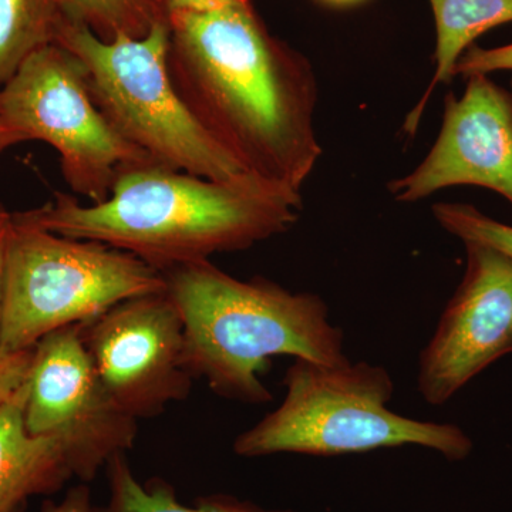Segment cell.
<instances>
[{"instance_id": "cell-1", "label": "cell", "mask_w": 512, "mask_h": 512, "mask_svg": "<svg viewBox=\"0 0 512 512\" xmlns=\"http://www.w3.org/2000/svg\"><path fill=\"white\" fill-rule=\"evenodd\" d=\"M168 67L191 113L247 173L301 192L320 156L318 80L251 0L168 16Z\"/></svg>"}, {"instance_id": "cell-2", "label": "cell", "mask_w": 512, "mask_h": 512, "mask_svg": "<svg viewBox=\"0 0 512 512\" xmlns=\"http://www.w3.org/2000/svg\"><path fill=\"white\" fill-rule=\"evenodd\" d=\"M302 207L301 192L251 173L210 180L144 163L121 171L100 204L56 194L25 215L47 231L110 245L164 272L285 234Z\"/></svg>"}, {"instance_id": "cell-3", "label": "cell", "mask_w": 512, "mask_h": 512, "mask_svg": "<svg viewBox=\"0 0 512 512\" xmlns=\"http://www.w3.org/2000/svg\"><path fill=\"white\" fill-rule=\"evenodd\" d=\"M184 325L185 363L224 399L272 400L261 375L269 359L292 356L320 365L348 362L345 335L316 293L291 292L265 278L242 281L208 261L163 272Z\"/></svg>"}, {"instance_id": "cell-4", "label": "cell", "mask_w": 512, "mask_h": 512, "mask_svg": "<svg viewBox=\"0 0 512 512\" xmlns=\"http://www.w3.org/2000/svg\"><path fill=\"white\" fill-rule=\"evenodd\" d=\"M284 384V400L274 412L235 439L237 456L336 457L417 446L461 461L473 451V440L456 424L394 413L387 406L394 382L383 366L349 360L328 366L295 359Z\"/></svg>"}, {"instance_id": "cell-5", "label": "cell", "mask_w": 512, "mask_h": 512, "mask_svg": "<svg viewBox=\"0 0 512 512\" xmlns=\"http://www.w3.org/2000/svg\"><path fill=\"white\" fill-rule=\"evenodd\" d=\"M55 43L83 64L90 93L114 130L154 163L210 180L247 173L175 89L168 20L143 37L103 40L83 23L63 18Z\"/></svg>"}, {"instance_id": "cell-6", "label": "cell", "mask_w": 512, "mask_h": 512, "mask_svg": "<svg viewBox=\"0 0 512 512\" xmlns=\"http://www.w3.org/2000/svg\"><path fill=\"white\" fill-rule=\"evenodd\" d=\"M165 291L163 272L136 255L47 231L25 212L12 215L0 348L33 349L55 330Z\"/></svg>"}, {"instance_id": "cell-7", "label": "cell", "mask_w": 512, "mask_h": 512, "mask_svg": "<svg viewBox=\"0 0 512 512\" xmlns=\"http://www.w3.org/2000/svg\"><path fill=\"white\" fill-rule=\"evenodd\" d=\"M37 140L55 148L70 190L100 204L121 171L154 163L131 146L104 117L73 53L50 43L28 57L0 86L3 150Z\"/></svg>"}, {"instance_id": "cell-8", "label": "cell", "mask_w": 512, "mask_h": 512, "mask_svg": "<svg viewBox=\"0 0 512 512\" xmlns=\"http://www.w3.org/2000/svg\"><path fill=\"white\" fill-rule=\"evenodd\" d=\"M25 421L33 436L63 441L73 476L84 483L133 448L138 434V420L97 376L80 325L55 330L33 348Z\"/></svg>"}, {"instance_id": "cell-9", "label": "cell", "mask_w": 512, "mask_h": 512, "mask_svg": "<svg viewBox=\"0 0 512 512\" xmlns=\"http://www.w3.org/2000/svg\"><path fill=\"white\" fill-rule=\"evenodd\" d=\"M80 329L97 376L128 416L156 417L190 396L183 319L167 291L121 302Z\"/></svg>"}, {"instance_id": "cell-10", "label": "cell", "mask_w": 512, "mask_h": 512, "mask_svg": "<svg viewBox=\"0 0 512 512\" xmlns=\"http://www.w3.org/2000/svg\"><path fill=\"white\" fill-rule=\"evenodd\" d=\"M464 247L463 279L420 353L417 387L433 406L512 353V258L480 242Z\"/></svg>"}, {"instance_id": "cell-11", "label": "cell", "mask_w": 512, "mask_h": 512, "mask_svg": "<svg viewBox=\"0 0 512 512\" xmlns=\"http://www.w3.org/2000/svg\"><path fill=\"white\" fill-rule=\"evenodd\" d=\"M466 82L463 96L447 94L439 137L426 158L387 185L397 202L413 204L443 188L476 185L512 207V93L485 74Z\"/></svg>"}, {"instance_id": "cell-12", "label": "cell", "mask_w": 512, "mask_h": 512, "mask_svg": "<svg viewBox=\"0 0 512 512\" xmlns=\"http://www.w3.org/2000/svg\"><path fill=\"white\" fill-rule=\"evenodd\" d=\"M28 380L0 406V512L25 511L30 497L57 493L73 476L63 441L26 427Z\"/></svg>"}, {"instance_id": "cell-13", "label": "cell", "mask_w": 512, "mask_h": 512, "mask_svg": "<svg viewBox=\"0 0 512 512\" xmlns=\"http://www.w3.org/2000/svg\"><path fill=\"white\" fill-rule=\"evenodd\" d=\"M436 20L434 74L416 107L407 114L404 131L414 136L434 90L454 79L460 57L488 30L512 22V0H429Z\"/></svg>"}, {"instance_id": "cell-14", "label": "cell", "mask_w": 512, "mask_h": 512, "mask_svg": "<svg viewBox=\"0 0 512 512\" xmlns=\"http://www.w3.org/2000/svg\"><path fill=\"white\" fill-rule=\"evenodd\" d=\"M106 468L109 503L99 512H298L268 510L227 494L207 495L190 507L178 501L173 485L163 478L141 483L131 470L126 453L116 454Z\"/></svg>"}, {"instance_id": "cell-15", "label": "cell", "mask_w": 512, "mask_h": 512, "mask_svg": "<svg viewBox=\"0 0 512 512\" xmlns=\"http://www.w3.org/2000/svg\"><path fill=\"white\" fill-rule=\"evenodd\" d=\"M59 0H0V86L40 47L55 43Z\"/></svg>"}, {"instance_id": "cell-16", "label": "cell", "mask_w": 512, "mask_h": 512, "mask_svg": "<svg viewBox=\"0 0 512 512\" xmlns=\"http://www.w3.org/2000/svg\"><path fill=\"white\" fill-rule=\"evenodd\" d=\"M63 16L93 30L100 39L143 37L168 20L157 0H59Z\"/></svg>"}, {"instance_id": "cell-17", "label": "cell", "mask_w": 512, "mask_h": 512, "mask_svg": "<svg viewBox=\"0 0 512 512\" xmlns=\"http://www.w3.org/2000/svg\"><path fill=\"white\" fill-rule=\"evenodd\" d=\"M433 217L448 234L463 242H480L512 258V227L488 217L463 202H439L431 208Z\"/></svg>"}, {"instance_id": "cell-18", "label": "cell", "mask_w": 512, "mask_h": 512, "mask_svg": "<svg viewBox=\"0 0 512 512\" xmlns=\"http://www.w3.org/2000/svg\"><path fill=\"white\" fill-rule=\"evenodd\" d=\"M495 72L512 73V43L510 45L484 49L480 46H470L457 62L454 76H461L464 79L476 74L490 76ZM512 93V77H511Z\"/></svg>"}, {"instance_id": "cell-19", "label": "cell", "mask_w": 512, "mask_h": 512, "mask_svg": "<svg viewBox=\"0 0 512 512\" xmlns=\"http://www.w3.org/2000/svg\"><path fill=\"white\" fill-rule=\"evenodd\" d=\"M33 349L9 352L0 348V406L28 380Z\"/></svg>"}, {"instance_id": "cell-20", "label": "cell", "mask_w": 512, "mask_h": 512, "mask_svg": "<svg viewBox=\"0 0 512 512\" xmlns=\"http://www.w3.org/2000/svg\"><path fill=\"white\" fill-rule=\"evenodd\" d=\"M40 512H99L86 484L73 487L59 503H46Z\"/></svg>"}, {"instance_id": "cell-21", "label": "cell", "mask_w": 512, "mask_h": 512, "mask_svg": "<svg viewBox=\"0 0 512 512\" xmlns=\"http://www.w3.org/2000/svg\"><path fill=\"white\" fill-rule=\"evenodd\" d=\"M167 16L183 12H205V10L227 8L247 0H157Z\"/></svg>"}, {"instance_id": "cell-22", "label": "cell", "mask_w": 512, "mask_h": 512, "mask_svg": "<svg viewBox=\"0 0 512 512\" xmlns=\"http://www.w3.org/2000/svg\"><path fill=\"white\" fill-rule=\"evenodd\" d=\"M10 228H12V215L0 210V326H2L3 302H5L6 256H8Z\"/></svg>"}, {"instance_id": "cell-23", "label": "cell", "mask_w": 512, "mask_h": 512, "mask_svg": "<svg viewBox=\"0 0 512 512\" xmlns=\"http://www.w3.org/2000/svg\"><path fill=\"white\" fill-rule=\"evenodd\" d=\"M323 2L329 3V5H335V6H348V5H355V3L362 2V0H323Z\"/></svg>"}, {"instance_id": "cell-24", "label": "cell", "mask_w": 512, "mask_h": 512, "mask_svg": "<svg viewBox=\"0 0 512 512\" xmlns=\"http://www.w3.org/2000/svg\"><path fill=\"white\" fill-rule=\"evenodd\" d=\"M3 151V147H2V143H0V153H2Z\"/></svg>"}, {"instance_id": "cell-25", "label": "cell", "mask_w": 512, "mask_h": 512, "mask_svg": "<svg viewBox=\"0 0 512 512\" xmlns=\"http://www.w3.org/2000/svg\"><path fill=\"white\" fill-rule=\"evenodd\" d=\"M20 512H23V511H20Z\"/></svg>"}]
</instances>
